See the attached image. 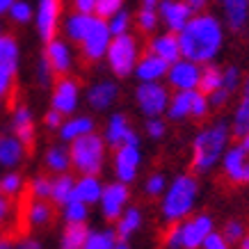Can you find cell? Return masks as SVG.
<instances>
[{"instance_id":"1","label":"cell","mask_w":249,"mask_h":249,"mask_svg":"<svg viewBox=\"0 0 249 249\" xmlns=\"http://www.w3.org/2000/svg\"><path fill=\"white\" fill-rule=\"evenodd\" d=\"M176 37L181 46V57H188L196 64H208L224 46V28L213 14L199 12L190 16V21L176 32Z\"/></svg>"},{"instance_id":"2","label":"cell","mask_w":249,"mask_h":249,"mask_svg":"<svg viewBox=\"0 0 249 249\" xmlns=\"http://www.w3.org/2000/svg\"><path fill=\"white\" fill-rule=\"evenodd\" d=\"M231 126L224 121H217L213 126L199 130L192 140V172L208 174L219 165L231 140Z\"/></svg>"},{"instance_id":"3","label":"cell","mask_w":249,"mask_h":249,"mask_svg":"<svg viewBox=\"0 0 249 249\" xmlns=\"http://www.w3.org/2000/svg\"><path fill=\"white\" fill-rule=\"evenodd\" d=\"M162 219L167 224H176L192 215L196 206V196H199V183L192 174H181L176 176L162 192Z\"/></svg>"},{"instance_id":"4","label":"cell","mask_w":249,"mask_h":249,"mask_svg":"<svg viewBox=\"0 0 249 249\" xmlns=\"http://www.w3.org/2000/svg\"><path fill=\"white\" fill-rule=\"evenodd\" d=\"M106 140L96 135V130L71 140L69 142L71 167L78 174H101L106 165Z\"/></svg>"},{"instance_id":"5","label":"cell","mask_w":249,"mask_h":249,"mask_svg":"<svg viewBox=\"0 0 249 249\" xmlns=\"http://www.w3.org/2000/svg\"><path fill=\"white\" fill-rule=\"evenodd\" d=\"M140 60V41L133 32L114 35L106 51V62L117 78H128Z\"/></svg>"},{"instance_id":"6","label":"cell","mask_w":249,"mask_h":249,"mask_svg":"<svg viewBox=\"0 0 249 249\" xmlns=\"http://www.w3.org/2000/svg\"><path fill=\"white\" fill-rule=\"evenodd\" d=\"M110 39H112V32L107 28V21L101 18V16H91L89 30L80 41V51H83V57L87 62H98L106 57V51L110 46Z\"/></svg>"},{"instance_id":"7","label":"cell","mask_w":249,"mask_h":249,"mask_svg":"<svg viewBox=\"0 0 249 249\" xmlns=\"http://www.w3.org/2000/svg\"><path fill=\"white\" fill-rule=\"evenodd\" d=\"M135 103L144 117H160L165 114L167 103H169V89L160 80L153 83H140L135 89Z\"/></svg>"},{"instance_id":"8","label":"cell","mask_w":249,"mask_h":249,"mask_svg":"<svg viewBox=\"0 0 249 249\" xmlns=\"http://www.w3.org/2000/svg\"><path fill=\"white\" fill-rule=\"evenodd\" d=\"M114 149H117V153H114V176H117V181L130 185L137 178V172H140V165H142L140 144L126 142L114 146Z\"/></svg>"},{"instance_id":"9","label":"cell","mask_w":249,"mask_h":249,"mask_svg":"<svg viewBox=\"0 0 249 249\" xmlns=\"http://www.w3.org/2000/svg\"><path fill=\"white\" fill-rule=\"evenodd\" d=\"M128 199H130L128 183L114 181V183L103 185V192H101V196H98L101 215H103L107 222H114V219L124 213V208L128 206Z\"/></svg>"},{"instance_id":"10","label":"cell","mask_w":249,"mask_h":249,"mask_svg":"<svg viewBox=\"0 0 249 249\" xmlns=\"http://www.w3.org/2000/svg\"><path fill=\"white\" fill-rule=\"evenodd\" d=\"M62 16V0H37L32 21L37 25V35L41 41H48L57 35Z\"/></svg>"},{"instance_id":"11","label":"cell","mask_w":249,"mask_h":249,"mask_svg":"<svg viewBox=\"0 0 249 249\" xmlns=\"http://www.w3.org/2000/svg\"><path fill=\"white\" fill-rule=\"evenodd\" d=\"M165 78L172 89H196L199 78H201V64H196L188 57H178L169 64Z\"/></svg>"},{"instance_id":"12","label":"cell","mask_w":249,"mask_h":249,"mask_svg":"<svg viewBox=\"0 0 249 249\" xmlns=\"http://www.w3.org/2000/svg\"><path fill=\"white\" fill-rule=\"evenodd\" d=\"M222 172L233 185H249V156L245 153L240 144L227 146L222 156Z\"/></svg>"},{"instance_id":"13","label":"cell","mask_w":249,"mask_h":249,"mask_svg":"<svg viewBox=\"0 0 249 249\" xmlns=\"http://www.w3.org/2000/svg\"><path fill=\"white\" fill-rule=\"evenodd\" d=\"M80 106V85L73 78H62L53 87V96H51V107L57 110L62 117L76 114Z\"/></svg>"},{"instance_id":"14","label":"cell","mask_w":249,"mask_h":249,"mask_svg":"<svg viewBox=\"0 0 249 249\" xmlns=\"http://www.w3.org/2000/svg\"><path fill=\"white\" fill-rule=\"evenodd\" d=\"M178 224V231H181V242L183 249H199L201 247V240L213 231V217L211 215H192V217H185Z\"/></svg>"},{"instance_id":"15","label":"cell","mask_w":249,"mask_h":249,"mask_svg":"<svg viewBox=\"0 0 249 249\" xmlns=\"http://www.w3.org/2000/svg\"><path fill=\"white\" fill-rule=\"evenodd\" d=\"M46 62L51 64L55 76H67L71 71V64H73V55H71V48L64 39H60L55 35L53 39L46 41V51H44Z\"/></svg>"},{"instance_id":"16","label":"cell","mask_w":249,"mask_h":249,"mask_svg":"<svg viewBox=\"0 0 249 249\" xmlns=\"http://www.w3.org/2000/svg\"><path fill=\"white\" fill-rule=\"evenodd\" d=\"M103 140H106V144H110V146H119V144H126V142L140 144V135H137L135 128L128 124L126 114H121V112H114L112 117L107 119Z\"/></svg>"},{"instance_id":"17","label":"cell","mask_w":249,"mask_h":249,"mask_svg":"<svg viewBox=\"0 0 249 249\" xmlns=\"http://www.w3.org/2000/svg\"><path fill=\"white\" fill-rule=\"evenodd\" d=\"M158 16L160 21L167 25L169 32H178L190 21L192 9L183 0H160L158 2Z\"/></svg>"},{"instance_id":"18","label":"cell","mask_w":249,"mask_h":249,"mask_svg":"<svg viewBox=\"0 0 249 249\" xmlns=\"http://www.w3.org/2000/svg\"><path fill=\"white\" fill-rule=\"evenodd\" d=\"M167 69H169V64L162 57L153 55L151 51H146L144 55H140V60H137L135 69H133V76L140 83H153V80H162L167 76Z\"/></svg>"},{"instance_id":"19","label":"cell","mask_w":249,"mask_h":249,"mask_svg":"<svg viewBox=\"0 0 249 249\" xmlns=\"http://www.w3.org/2000/svg\"><path fill=\"white\" fill-rule=\"evenodd\" d=\"M28 146L14 133H0V167L14 169L25 160Z\"/></svg>"},{"instance_id":"20","label":"cell","mask_w":249,"mask_h":249,"mask_svg":"<svg viewBox=\"0 0 249 249\" xmlns=\"http://www.w3.org/2000/svg\"><path fill=\"white\" fill-rule=\"evenodd\" d=\"M119 96V87L117 83L112 80H101V83H94L87 89V103H89L91 110H96V112H103L107 107H112V103L117 101Z\"/></svg>"},{"instance_id":"21","label":"cell","mask_w":249,"mask_h":249,"mask_svg":"<svg viewBox=\"0 0 249 249\" xmlns=\"http://www.w3.org/2000/svg\"><path fill=\"white\" fill-rule=\"evenodd\" d=\"M103 192V183L98 178V174H80V178L73 181V192L71 199H78L87 206L98 204V196Z\"/></svg>"},{"instance_id":"22","label":"cell","mask_w":249,"mask_h":249,"mask_svg":"<svg viewBox=\"0 0 249 249\" xmlns=\"http://www.w3.org/2000/svg\"><path fill=\"white\" fill-rule=\"evenodd\" d=\"M149 51L153 55H158L167 64H172L181 57V46H178V37L176 32H162V35H156V37L149 41Z\"/></svg>"},{"instance_id":"23","label":"cell","mask_w":249,"mask_h":249,"mask_svg":"<svg viewBox=\"0 0 249 249\" xmlns=\"http://www.w3.org/2000/svg\"><path fill=\"white\" fill-rule=\"evenodd\" d=\"M12 133L21 140L28 149L35 144V117H32L30 107L18 106L12 114Z\"/></svg>"},{"instance_id":"24","label":"cell","mask_w":249,"mask_h":249,"mask_svg":"<svg viewBox=\"0 0 249 249\" xmlns=\"http://www.w3.org/2000/svg\"><path fill=\"white\" fill-rule=\"evenodd\" d=\"M91 130H96V121L91 119V117H87V114L71 117V114H69V119H64L60 124L57 133H60L62 142H71V140H76V137H80V135H87Z\"/></svg>"},{"instance_id":"25","label":"cell","mask_w":249,"mask_h":249,"mask_svg":"<svg viewBox=\"0 0 249 249\" xmlns=\"http://www.w3.org/2000/svg\"><path fill=\"white\" fill-rule=\"evenodd\" d=\"M114 231H117V238L119 240H128L140 231V227H142V211L140 208H135V206H126L124 208V213H121L119 217L114 219Z\"/></svg>"},{"instance_id":"26","label":"cell","mask_w":249,"mask_h":249,"mask_svg":"<svg viewBox=\"0 0 249 249\" xmlns=\"http://www.w3.org/2000/svg\"><path fill=\"white\" fill-rule=\"evenodd\" d=\"M51 219H53V206H51V201L32 196V201L25 208V224H28V229L48 227Z\"/></svg>"},{"instance_id":"27","label":"cell","mask_w":249,"mask_h":249,"mask_svg":"<svg viewBox=\"0 0 249 249\" xmlns=\"http://www.w3.org/2000/svg\"><path fill=\"white\" fill-rule=\"evenodd\" d=\"M224 16H227V25L231 30H242L249 21V0H217Z\"/></svg>"},{"instance_id":"28","label":"cell","mask_w":249,"mask_h":249,"mask_svg":"<svg viewBox=\"0 0 249 249\" xmlns=\"http://www.w3.org/2000/svg\"><path fill=\"white\" fill-rule=\"evenodd\" d=\"M18 62H21V48H18L16 37L14 35H0V69L16 76Z\"/></svg>"},{"instance_id":"29","label":"cell","mask_w":249,"mask_h":249,"mask_svg":"<svg viewBox=\"0 0 249 249\" xmlns=\"http://www.w3.org/2000/svg\"><path fill=\"white\" fill-rule=\"evenodd\" d=\"M231 133H233L235 137H242L249 133V78L242 80L240 101H238V107H235V112H233Z\"/></svg>"},{"instance_id":"30","label":"cell","mask_w":249,"mask_h":249,"mask_svg":"<svg viewBox=\"0 0 249 249\" xmlns=\"http://www.w3.org/2000/svg\"><path fill=\"white\" fill-rule=\"evenodd\" d=\"M91 16L89 12H73V14L67 16V21H64V25H62V30H64V35H67L69 41H73V44H80L83 41V37L87 35V30H89V23H91Z\"/></svg>"},{"instance_id":"31","label":"cell","mask_w":249,"mask_h":249,"mask_svg":"<svg viewBox=\"0 0 249 249\" xmlns=\"http://www.w3.org/2000/svg\"><path fill=\"white\" fill-rule=\"evenodd\" d=\"M44 165L53 174L69 172V169H71V153H69V146H64V144H53V146H48L44 153Z\"/></svg>"},{"instance_id":"32","label":"cell","mask_w":249,"mask_h":249,"mask_svg":"<svg viewBox=\"0 0 249 249\" xmlns=\"http://www.w3.org/2000/svg\"><path fill=\"white\" fill-rule=\"evenodd\" d=\"M192 91L195 89H176L174 96H169L167 103V117L172 121H183L190 117V106H192Z\"/></svg>"},{"instance_id":"33","label":"cell","mask_w":249,"mask_h":249,"mask_svg":"<svg viewBox=\"0 0 249 249\" xmlns=\"http://www.w3.org/2000/svg\"><path fill=\"white\" fill-rule=\"evenodd\" d=\"M87 222H78V224H67L62 231L60 247L62 249H85V240H87Z\"/></svg>"},{"instance_id":"34","label":"cell","mask_w":249,"mask_h":249,"mask_svg":"<svg viewBox=\"0 0 249 249\" xmlns=\"http://www.w3.org/2000/svg\"><path fill=\"white\" fill-rule=\"evenodd\" d=\"M73 192V178L64 174H55V178H51V204H67Z\"/></svg>"},{"instance_id":"35","label":"cell","mask_w":249,"mask_h":249,"mask_svg":"<svg viewBox=\"0 0 249 249\" xmlns=\"http://www.w3.org/2000/svg\"><path fill=\"white\" fill-rule=\"evenodd\" d=\"M117 231L114 229H103V231H89L85 249H114L117 247Z\"/></svg>"},{"instance_id":"36","label":"cell","mask_w":249,"mask_h":249,"mask_svg":"<svg viewBox=\"0 0 249 249\" xmlns=\"http://www.w3.org/2000/svg\"><path fill=\"white\" fill-rule=\"evenodd\" d=\"M222 85V69L215 67L213 62H208V64H204L201 67V78H199V87L196 89H201L208 96L211 91H215Z\"/></svg>"},{"instance_id":"37","label":"cell","mask_w":249,"mask_h":249,"mask_svg":"<svg viewBox=\"0 0 249 249\" xmlns=\"http://www.w3.org/2000/svg\"><path fill=\"white\" fill-rule=\"evenodd\" d=\"M62 217L67 224H78V222H87L89 217V206L78 201V199H69L67 204H62Z\"/></svg>"},{"instance_id":"38","label":"cell","mask_w":249,"mask_h":249,"mask_svg":"<svg viewBox=\"0 0 249 249\" xmlns=\"http://www.w3.org/2000/svg\"><path fill=\"white\" fill-rule=\"evenodd\" d=\"M107 28H110V32L114 35H124V32H130V25H133V16L126 12V9L121 7L119 12H114L112 16H107Z\"/></svg>"},{"instance_id":"39","label":"cell","mask_w":249,"mask_h":249,"mask_svg":"<svg viewBox=\"0 0 249 249\" xmlns=\"http://www.w3.org/2000/svg\"><path fill=\"white\" fill-rule=\"evenodd\" d=\"M7 16L14 23H18V25H25V23L32 21V16H35V7H32L30 2H25V0H14V5L9 7Z\"/></svg>"},{"instance_id":"40","label":"cell","mask_w":249,"mask_h":249,"mask_svg":"<svg viewBox=\"0 0 249 249\" xmlns=\"http://www.w3.org/2000/svg\"><path fill=\"white\" fill-rule=\"evenodd\" d=\"M135 23L137 28L142 32H153L156 28L160 25V16H158V9H149V7H142L140 12L135 14Z\"/></svg>"},{"instance_id":"41","label":"cell","mask_w":249,"mask_h":249,"mask_svg":"<svg viewBox=\"0 0 249 249\" xmlns=\"http://www.w3.org/2000/svg\"><path fill=\"white\" fill-rule=\"evenodd\" d=\"M0 192L7 196H18L23 192V178L21 174L9 172L5 176H0Z\"/></svg>"},{"instance_id":"42","label":"cell","mask_w":249,"mask_h":249,"mask_svg":"<svg viewBox=\"0 0 249 249\" xmlns=\"http://www.w3.org/2000/svg\"><path fill=\"white\" fill-rule=\"evenodd\" d=\"M211 112V103H208V96H206L201 89L192 91V106H190V117L192 119H204Z\"/></svg>"},{"instance_id":"43","label":"cell","mask_w":249,"mask_h":249,"mask_svg":"<svg viewBox=\"0 0 249 249\" xmlns=\"http://www.w3.org/2000/svg\"><path fill=\"white\" fill-rule=\"evenodd\" d=\"M240 85H242V73H240V69L238 67H227V69H222V89H227L231 96H233L235 91L240 89Z\"/></svg>"},{"instance_id":"44","label":"cell","mask_w":249,"mask_h":249,"mask_svg":"<svg viewBox=\"0 0 249 249\" xmlns=\"http://www.w3.org/2000/svg\"><path fill=\"white\" fill-rule=\"evenodd\" d=\"M28 190H30V196H35V199H48L51 201V178L37 176V178H32Z\"/></svg>"},{"instance_id":"45","label":"cell","mask_w":249,"mask_h":249,"mask_svg":"<svg viewBox=\"0 0 249 249\" xmlns=\"http://www.w3.org/2000/svg\"><path fill=\"white\" fill-rule=\"evenodd\" d=\"M121 7H124V0H94V14L101 16V18L112 16Z\"/></svg>"},{"instance_id":"46","label":"cell","mask_w":249,"mask_h":249,"mask_svg":"<svg viewBox=\"0 0 249 249\" xmlns=\"http://www.w3.org/2000/svg\"><path fill=\"white\" fill-rule=\"evenodd\" d=\"M167 188V178L162 174H151L146 181H144V192L149 196H160Z\"/></svg>"},{"instance_id":"47","label":"cell","mask_w":249,"mask_h":249,"mask_svg":"<svg viewBox=\"0 0 249 249\" xmlns=\"http://www.w3.org/2000/svg\"><path fill=\"white\" fill-rule=\"evenodd\" d=\"M222 235L227 238L229 245H235V242H240V238L245 235V224H242V222H238V219H231V222H227V224H224Z\"/></svg>"},{"instance_id":"48","label":"cell","mask_w":249,"mask_h":249,"mask_svg":"<svg viewBox=\"0 0 249 249\" xmlns=\"http://www.w3.org/2000/svg\"><path fill=\"white\" fill-rule=\"evenodd\" d=\"M144 130L151 140H160V137L167 133V124L160 117H146V124H144Z\"/></svg>"},{"instance_id":"49","label":"cell","mask_w":249,"mask_h":249,"mask_svg":"<svg viewBox=\"0 0 249 249\" xmlns=\"http://www.w3.org/2000/svg\"><path fill=\"white\" fill-rule=\"evenodd\" d=\"M35 73H37V83L41 85V87H48V85H51V80L55 78L53 69H51V64L46 62L44 55H41V60L37 62V69H35Z\"/></svg>"},{"instance_id":"50","label":"cell","mask_w":249,"mask_h":249,"mask_svg":"<svg viewBox=\"0 0 249 249\" xmlns=\"http://www.w3.org/2000/svg\"><path fill=\"white\" fill-rule=\"evenodd\" d=\"M201 247H204V249H227L229 242H227V238H224V235L217 233V231L213 229L211 233H208L204 240H201Z\"/></svg>"},{"instance_id":"51","label":"cell","mask_w":249,"mask_h":249,"mask_svg":"<svg viewBox=\"0 0 249 249\" xmlns=\"http://www.w3.org/2000/svg\"><path fill=\"white\" fill-rule=\"evenodd\" d=\"M14 87V73H9L5 69H0V103L9 96V91Z\"/></svg>"},{"instance_id":"52","label":"cell","mask_w":249,"mask_h":249,"mask_svg":"<svg viewBox=\"0 0 249 249\" xmlns=\"http://www.w3.org/2000/svg\"><path fill=\"white\" fill-rule=\"evenodd\" d=\"M162 245H165V247H169V249H183L178 224H172V229H169V231H167V235L162 238Z\"/></svg>"},{"instance_id":"53","label":"cell","mask_w":249,"mask_h":249,"mask_svg":"<svg viewBox=\"0 0 249 249\" xmlns=\"http://www.w3.org/2000/svg\"><path fill=\"white\" fill-rule=\"evenodd\" d=\"M62 121H64V117H62V114L57 112V110H53V107H51V110L46 112V117H44L46 128H51V130H57V128H60Z\"/></svg>"},{"instance_id":"54","label":"cell","mask_w":249,"mask_h":249,"mask_svg":"<svg viewBox=\"0 0 249 249\" xmlns=\"http://www.w3.org/2000/svg\"><path fill=\"white\" fill-rule=\"evenodd\" d=\"M183 2L192 9V14H199V12H204V9L208 7V2H211V0H183Z\"/></svg>"},{"instance_id":"55","label":"cell","mask_w":249,"mask_h":249,"mask_svg":"<svg viewBox=\"0 0 249 249\" xmlns=\"http://www.w3.org/2000/svg\"><path fill=\"white\" fill-rule=\"evenodd\" d=\"M9 206H12V204H9V196L0 192V224H2V222L7 219V215H9Z\"/></svg>"},{"instance_id":"56","label":"cell","mask_w":249,"mask_h":249,"mask_svg":"<svg viewBox=\"0 0 249 249\" xmlns=\"http://www.w3.org/2000/svg\"><path fill=\"white\" fill-rule=\"evenodd\" d=\"M73 5H76L78 12H89V14H94V0H73Z\"/></svg>"},{"instance_id":"57","label":"cell","mask_w":249,"mask_h":249,"mask_svg":"<svg viewBox=\"0 0 249 249\" xmlns=\"http://www.w3.org/2000/svg\"><path fill=\"white\" fill-rule=\"evenodd\" d=\"M18 247L21 249H41V242L39 240H21V245H18Z\"/></svg>"},{"instance_id":"58","label":"cell","mask_w":249,"mask_h":249,"mask_svg":"<svg viewBox=\"0 0 249 249\" xmlns=\"http://www.w3.org/2000/svg\"><path fill=\"white\" fill-rule=\"evenodd\" d=\"M12 5H14V0H0V16H7Z\"/></svg>"},{"instance_id":"59","label":"cell","mask_w":249,"mask_h":249,"mask_svg":"<svg viewBox=\"0 0 249 249\" xmlns=\"http://www.w3.org/2000/svg\"><path fill=\"white\" fill-rule=\"evenodd\" d=\"M158 2L160 0H140L142 7H149V9H158Z\"/></svg>"},{"instance_id":"60","label":"cell","mask_w":249,"mask_h":249,"mask_svg":"<svg viewBox=\"0 0 249 249\" xmlns=\"http://www.w3.org/2000/svg\"><path fill=\"white\" fill-rule=\"evenodd\" d=\"M240 146L245 149V153L249 156V133H247V135H242V137H240Z\"/></svg>"},{"instance_id":"61","label":"cell","mask_w":249,"mask_h":249,"mask_svg":"<svg viewBox=\"0 0 249 249\" xmlns=\"http://www.w3.org/2000/svg\"><path fill=\"white\" fill-rule=\"evenodd\" d=\"M12 247V240L9 238H0V249H9Z\"/></svg>"},{"instance_id":"62","label":"cell","mask_w":249,"mask_h":249,"mask_svg":"<svg viewBox=\"0 0 249 249\" xmlns=\"http://www.w3.org/2000/svg\"><path fill=\"white\" fill-rule=\"evenodd\" d=\"M240 247H242V249H249V235H247V233L240 238Z\"/></svg>"},{"instance_id":"63","label":"cell","mask_w":249,"mask_h":249,"mask_svg":"<svg viewBox=\"0 0 249 249\" xmlns=\"http://www.w3.org/2000/svg\"><path fill=\"white\" fill-rule=\"evenodd\" d=\"M0 35H2V30H0Z\"/></svg>"}]
</instances>
